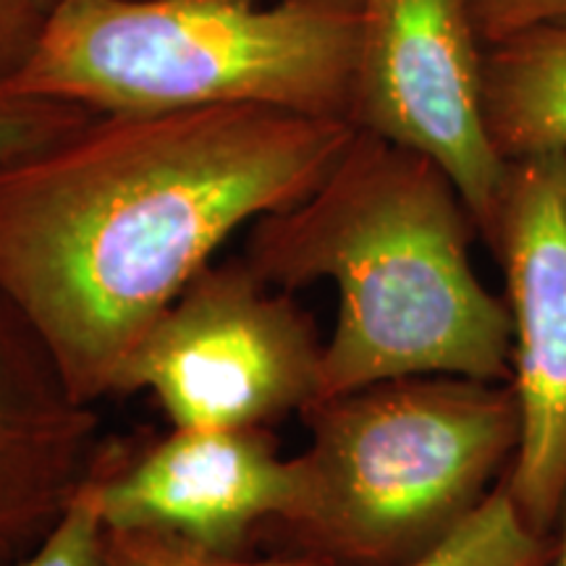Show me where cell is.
I'll use <instances>...</instances> for the list:
<instances>
[{
  "label": "cell",
  "mask_w": 566,
  "mask_h": 566,
  "mask_svg": "<svg viewBox=\"0 0 566 566\" xmlns=\"http://www.w3.org/2000/svg\"><path fill=\"white\" fill-rule=\"evenodd\" d=\"M354 132L260 105L95 113L0 163V294L97 405L218 247L304 200Z\"/></svg>",
  "instance_id": "obj_1"
},
{
  "label": "cell",
  "mask_w": 566,
  "mask_h": 566,
  "mask_svg": "<svg viewBox=\"0 0 566 566\" xmlns=\"http://www.w3.org/2000/svg\"><path fill=\"white\" fill-rule=\"evenodd\" d=\"M475 239L472 210L441 166L354 132L313 192L252 223L242 260L283 292L336 286L317 399L409 375L509 384L512 321L472 265Z\"/></svg>",
  "instance_id": "obj_2"
},
{
  "label": "cell",
  "mask_w": 566,
  "mask_h": 566,
  "mask_svg": "<svg viewBox=\"0 0 566 566\" xmlns=\"http://www.w3.org/2000/svg\"><path fill=\"white\" fill-rule=\"evenodd\" d=\"M359 0H66L9 87L95 113L260 105L349 122Z\"/></svg>",
  "instance_id": "obj_3"
},
{
  "label": "cell",
  "mask_w": 566,
  "mask_h": 566,
  "mask_svg": "<svg viewBox=\"0 0 566 566\" xmlns=\"http://www.w3.org/2000/svg\"><path fill=\"white\" fill-rule=\"evenodd\" d=\"M300 495L271 527L331 566H405L504 483L520 446L512 384L409 375L300 412Z\"/></svg>",
  "instance_id": "obj_4"
},
{
  "label": "cell",
  "mask_w": 566,
  "mask_h": 566,
  "mask_svg": "<svg viewBox=\"0 0 566 566\" xmlns=\"http://www.w3.org/2000/svg\"><path fill=\"white\" fill-rule=\"evenodd\" d=\"M317 328L244 260L208 265L126 359L116 394L150 391L174 428H265L321 394Z\"/></svg>",
  "instance_id": "obj_5"
},
{
  "label": "cell",
  "mask_w": 566,
  "mask_h": 566,
  "mask_svg": "<svg viewBox=\"0 0 566 566\" xmlns=\"http://www.w3.org/2000/svg\"><path fill=\"white\" fill-rule=\"evenodd\" d=\"M472 0H359L349 124L441 166L491 229L506 160L488 134Z\"/></svg>",
  "instance_id": "obj_6"
},
{
  "label": "cell",
  "mask_w": 566,
  "mask_h": 566,
  "mask_svg": "<svg viewBox=\"0 0 566 566\" xmlns=\"http://www.w3.org/2000/svg\"><path fill=\"white\" fill-rule=\"evenodd\" d=\"M483 242L504 273L520 446L514 504L548 535L566 485V153L506 160Z\"/></svg>",
  "instance_id": "obj_7"
},
{
  "label": "cell",
  "mask_w": 566,
  "mask_h": 566,
  "mask_svg": "<svg viewBox=\"0 0 566 566\" xmlns=\"http://www.w3.org/2000/svg\"><path fill=\"white\" fill-rule=\"evenodd\" d=\"M87 491L105 527H145L197 546L247 554L300 495L296 457L265 428H174L137 457L111 454Z\"/></svg>",
  "instance_id": "obj_8"
},
{
  "label": "cell",
  "mask_w": 566,
  "mask_h": 566,
  "mask_svg": "<svg viewBox=\"0 0 566 566\" xmlns=\"http://www.w3.org/2000/svg\"><path fill=\"white\" fill-rule=\"evenodd\" d=\"M105 459L95 405L0 294V551L24 556Z\"/></svg>",
  "instance_id": "obj_9"
},
{
  "label": "cell",
  "mask_w": 566,
  "mask_h": 566,
  "mask_svg": "<svg viewBox=\"0 0 566 566\" xmlns=\"http://www.w3.org/2000/svg\"><path fill=\"white\" fill-rule=\"evenodd\" d=\"M483 111L504 160L566 153V19L488 42Z\"/></svg>",
  "instance_id": "obj_10"
},
{
  "label": "cell",
  "mask_w": 566,
  "mask_h": 566,
  "mask_svg": "<svg viewBox=\"0 0 566 566\" xmlns=\"http://www.w3.org/2000/svg\"><path fill=\"white\" fill-rule=\"evenodd\" d=\"M548 551L551 537L530 525L501 483L462 525L405 566H546Z\"/></svg>",
  "instance_id": "obj_11"
},
{
  "label": "cell",
  "mask_w": 566,
  "mask_h": 566,
  "mask_svg": "<svg viewBox=\"0 0 566 566\" xmlns=\"http://www.w3.org/2000/svg\"><path fill=\"white\" fill-rule=\"evenodd\" d=\"M108 566H331L323 558L296 551L254 558L197 546L179 535L145 527H105Z\"/></svg>",
  "instance_id": "obj_12"
},
{
  "label": "cell",
  "mask_w": 566,
  "mask_h": 566,
  "mask_svg": "<svg viewBox=\"0 0 566 566\" xmlns=\"http://www.w3.org/2000/svg\"><path fill=\"white\" fill-rule=\"evenodd\" d=\"M95 111L0 84V163L42 150L76 132Z\"/></svg>",
  "instance_id": "obj_13"
},
{
  "label": "cell",
  "mask_w": 566,
  "mask_h": 566,
  "mask_svg": "<svg viewBox=\"0 0 566 566\" xmlns=\"http://www.w3.org/2000/svg\"><path fill=\"white\" fill-rule=\"evenodd\" d=\"M11 566H108L105 522L87 485L74 495L59 522Z\"/></svg>",
  "instance_id": "obj_14"
},
{
  "label": "cell",
  "mask_w": 566,
  "mask_h": 566,
  "mask_svg": "<svg viewBox=\"0 0 566 566\" xmlns=\"http://www.w3.org/2000/svg\"><path fill=\"white\" fill-rule=\"evenodd\" d=\"M48 11L38 0H0V84H9L38 48Z\"/></svg>",
  "instance_id": "obj_15"
},
{
  "label": "cell",
  "mask_w": 566,
  "mask_h": 566,
  "mask_svg": "<svg viewBox=\"0 0 566 566\" xmlns=\"http://www.w3.org/2000/svg\"><path fill=\"white\" fill-rule=\"evenodd\" d=\"M472 13L483 42H495L522 27L564 21L566 0H472Z\"/></svg>",
  "instance_id": "obj_16"
},
{
  "label": "cell",
  "mask_w": 566,
  "mask_h": 566,
  "mask_svg": "<svg viewBox=\"0 0 566 566\" xmlns=\"http://www.w3.org/2000/svg\"><path fill=\"white\" fill-rule=\"evenodd\" d=\"M551 551L546 566H566V485L562 499H558V509L551 525Z\"/></svg>",
  "instance_id": "obj_17"
},
{
  "label": "cell",
  "mask_w": 566,
  "mask_h": 566,
  "mask_svg": "<svg viewBox=\"0 0 566 566\" xmlns=\"http://www.w3.org/2000/svg\"><path fill=\"white\" fill-rule=\"evenodd\" d=\"M38 3L42 6V9H45L48 13H51L55 6H61V3H66V0H38Z\"/></svg>",
  "instance_id": "obj_18"
},
{
  "label": "cell",
  "mask_w": 566,
  "mask_h": 566,
  "mask_svg": "<svg viewBox=\"0 0 566 566\" xmlns=\"http://www.w3.org/2000/svg\"><path fill=\"white\" fill-rule=\"evenodd\" d=\"M19 556H13V554H6V551H0V566H11L13 562H17Z\"/></svg>",
  "instance_id": "obj_19"
}]
</instances>
